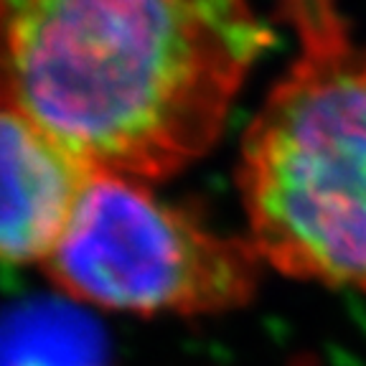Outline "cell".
<instances>
[{"label":"cell","mask_w":366,"mask_h":366,"mask_svg":"<svg viewBox=\"0 0 366 366\" xmlns=\"http://www.w3.org/2000/svg\"><path fill=\"white\" fill-rule=\"evenodd\" d=\"M269 44L247 0H0V109L92 171L158 181L214 148Z\"/></svg>","instance_id":"cell-1"},{"label":"cell","mask_w":366,"mask_h":366,"mask_svg":"<svg viewBox=\"0 0 366 366\" xmlns=\"http://www.w3.org/2000/svg\"><path fill=\"white\" fill-rule=\"evenodd\" d=\"M259 264L249 239L217 234L137 181L94 173L44 269L86 305L212 315L249 303Z\"/></svg>","instance_id":"cell-3"},{"label":"cell","mask_w":366,"mask_h":366,"mask_svg":"<svg viewBox=\"0 0 366 366\" xmlns=\"http://www.w3.org/2000/svg\"><path fill=\"white\" fill-rule=\"evenodd\" d=\"M97 343L76 315L29 308L0 323V366H97Z\"/></svg>","instance_id":"cell-5"},{"label":"cell","mask_w":366,"mask_h":366,"mask_svg":"<svg viewBox=\"0 0 366 366\" xmlns=\"http://www.w3.org/2000/svg\"><path fill=\"white\" fill-rule=\"evenodd\" d=\"M297 56L239 160L249 242L297 280L366 290V46L336 0H280Z\"/></svg>","instance_id":"cell-2"},{"label":"cell","mask_w":366,"mask_h":366,"mask_svg":"<svg viewBox=\"0 0 366 366\" xmlns=\"http://www.w3.org/2000/svg\"><path fill=\"white\" fill-rule=\"evenodd\" d=\"M94 173L23 114L0 109V262L51 257Z\"/></svg>","instance_id":"cell-4"}]
</instances>
